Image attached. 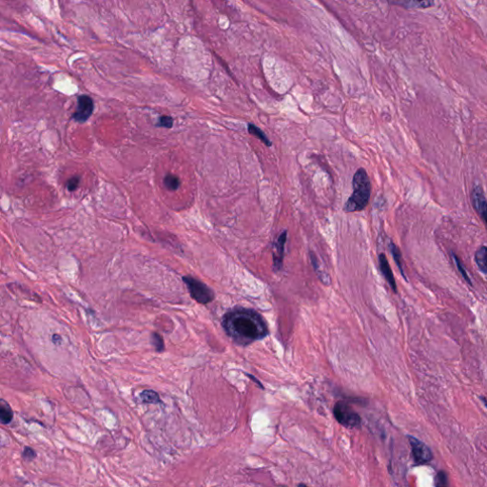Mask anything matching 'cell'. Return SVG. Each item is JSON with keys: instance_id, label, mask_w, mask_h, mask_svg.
<instances>
[{"instance_id": "1", "label": "cell", "mask_w": 487, "mask_h": 487, "mask_svg": "<svg viewBox=\"0 0 487 487\" xmlns=\"http://www.w3.org/2000/svg\"><path fill=\"white\" fill-rule=\"evenodd\" d=\"M222 326L226 335L240 345L263 340L269 331L261 314L251 308L236 307L223 317Z\"/></svg>"}, {"instance_id": "2", "label": "cell", "mask_w": 487, "mask_h": 487, "mask_svg": "<svg viewBox=\"0 0 487 487\" xmlns=\"http://www.w3.org/2000/svg\"><path fill=\"white\" fill-rule=\"evenodd\" d=\"M353 192L344 204L345 212L362 211L369 205L371 195V183L369 174L364 168L358 169L352 179Z\"/></svg>"}, {"instance_id": "3", "label": "cell", "mask_w": 487, "mask_h": 487, "mask_svg": "<svg viewBox=\"0 0 487 487\" xmlns=\"http://www.w3.org/2000/svg\"><path fill=\"white\" fill-rule=\"evenodd\" d=\"M183 281L191 298L194 299L196 302L202 304H206L213 301L215 297L214 292L205 283L191 276L183 277Z\"/></svg>"}, {"instance_id": "4", "label": "cell", "mask_w": 487, "mask_h": 487, "mask_svg": "<svg viewBox=\"0 0 487 487\" xmlns=\"http://www.w3.org/2000/svg\"><path fill=\"white\" fill-rule=\"evenodd\" d=\"M333 414L336 421L342 426L353 428L361 425L362 419L360 415L345 402H337L333 408Z\"/></svg>"}, {"instance_id": "5", "label": "cell", "mask_w": 487, "mask_h": 487, "mask_svg": "<svg viewBox=\"0 0 487 487\" xmlns=\"http://www.w3.org/2000/svg\"><path fill=\"white\" fill-rule=\"evenodd\" d=\"M412 450V456L416 464H426L433 460V454L430 448L424 443L414 437H408Z\"/></svg>"}, {"instance_id": "6", "label": "cell", "mask_w": 487, "mask_h": 487, "mask_svg": "<svg viewBox=\"0 0 487 487\" xmlns=\"http://www.w3.org/2000/svg\"><path fill=\"white\" fill-rule=\"evenodd\" d=\"M93 101L89 95H81L77 100L76 111L74 113V119L76 122L84 123L92 116L93 112Z\"/></svg>"}, {"instance_id": "7", "label": "cell", "mask_w": 487, "mask_h": 487, "mask_svg": "<svg viewBox=\"0 0 487 487\" xmlns=\"http://www.w3.org/2000/svg\"><path fill=\"white\" fill-rule=\"evenodd\" d=\"M471 202L475 211L487 223V199L482 186L476 185L471 191Z\"/></svg>"}, {"instance_id": "8", "label": "cell", "mask_w": 487, "mask_h": 487, "mask_svg": "<svg viewBox=\"0 0 487 487\" xmlns=\"http://www.w3.org/2000/svg\"><path fill=\"white\" fill-rule=\"evenodd\" d=\"M287 236L288 232L287 230L283 231L279 237L277 239L276 243L274 245V253H273V263H274V268L276 270L281 269L283 266V260H284V253H285V245L287 242Z\"/></svg>"}, {"instance_id": "9", "label": "cell", "mask_w": 487, "mask_h": 487, "mask_svg": "<svg viewBox=\"0 0 487 487\" xmlns=\"http://www.w3.org/2000/svg\"><path fill=\"white\" fill-rule=\"evenodd\" d=\"M379 263H380V268H381V271H382V275L385 278V280L387 281V283L389 284V286L391 287V289L393 290V291L397 293V285H396L395 279H394V275L392 273V270H391V267L388 263V261L386 259V256L384 255V253H381L379 255Z\"/></svg>"}, {"instance_id": "10", "label": "cell", "mask_w": 487, "mask_h": 487, "mask_svg": "<svg viewBox=\"0 0 487 487\" xmlns=\"http://www.w3.org/2000/svg\"><path fill=\"white\" fill-rule=\"evenodd\" d=\"M13 419V412L10 405L4 400H0V423L8 424Z\"/></svg>"}, {"instance_id": "11", "label": "cell", "mask_w": 487, "mask_h": 487, "mask_svg": "<svg viewBox=\"0 0 487 487\" xmlns=\"http://www.w3.org/2000/svg\"><path fill=\"white\" fill-rule=\"evenodd\" d=\"M391 4L403 6L406 9H426L434 6L433 1H403V2H391Z\"/></svg>"}, {"instance_id": "12", "label": "cell", "mask_w": 487, "mask_h": 487, "mask_svg": "<svg viewBox=\"0 0 487 487\" xmlns=\"http://www.w3.org/2000/svg\"><path fill=\"white\" fill-rule=\"evenodd\" d=\"M310 259H311V263H312V265H313V268H314L317 275L319 277V279L325 285H329L330 284L329 275L322 268L321 263H318V259H317L316 255H315L314 252H310Z\"/></svg>"}, {"instance_id": "13", "label": "cell", "mask_w": 487, "mask_h": 487, "mask_svg": "<svg viewBox=\"0 0 487 487\" xmlns=\"http://www.w3.org/2000/svg\"><path fill=\"white\" fill-rule=\"evenodd\" d=\"M140 400L143 404H150V405H159L162 404L158 393L151 389L143 390L140 394Z\"/></svg>"}, {"instance_id": "14", "label": "cell", "mask_w": 487, "mask_h": 487, "mask_svg": "<svg viewBox=\"0 0 487 487\" xmlns=\"http://www.w3.org/2000/svg\"><path fill=\"white\" fill-rule=\"evenodd\" d=\"M487 247L483 246L477 250L475 254V261L483 273H487Z\"/></svg>"}, {"instance_id": "15", "label": "cell", "mask_w": 487, "mask_h": 487, "mask_svg": "<svg viewBox=\"0 0 487 487\" xmlns=\"http://www.w3.org/2000/svg\"><path fill=\"white\" fill-rule=\"evenodd\" d=\"M249 132H250V134H252V135L256 136L257 138H259L264 145L267 146V147H271V145H272V142L267 138V136L265 135V133L261 129H259L258 127H256L255 125L249 124Z\"/></svg>"}, {"instance_id": "16", "label": "cell", "mask_w": 487, "mask_h": 487, "mask_svg": "<svg viewBox=\"0 0 487 487\" xmlns=\"http://www.w3.org/2000/svg\"><path fill=\"white\" fill-rule=\"evenodd\" d=\"M389 248H390V251H391V254L393 256V259L395 260L396 263L402 273V275L404 276V278L407 280V276L405 274V271H404V268H403V265H402V255H401V251L398 249V247L396 246L395 244H393L392 242L389 244Z\"/></svg>"}, {"instance_id": "17", "label": "cell", "mask_w": 487, "mask_h": 487, "mask_svg": "<svg viewBox=\"0 0 487 487\" xmlns=\"http://www.w3.org/2000/svg\"><path fill=\"white\" fill-rule=\"evenodd\" d=\"M164 184L168 189L174 191L177 190L180 187V179L173 174H168L164 179Z\"/></svg>"}, {"instance_id": "18", "label": "cell", "mask_w": 487, "mask_h": 487, "mask_svg": "<svg viewBox=\"0 0 487 487\" xmlns=\"http://www.w3.org/2000/svg\"><path fill=\"white\" fill-rule=\"evenodd\" d=\"M150 339H151L152 345L154 346V348L157 352H163L165 350V342L163 340V337L159 333L153 332L151 334Z\"/></svg>"}, {"instance_id": "19", "label": "cell", "mask_w": 487, "mask_h": 487, "mask_svg": "<svg viewBox=\"0 0 487 487\" xmlns=\"http://www.w3.org/2000/svg\"><path fill=\"white\" fill-rule=\"evenodd\" d=\"M435 487H449V482L447 473H445L444 471H440L438 473L435 478Z\"/></svg>"}, {"instance_id": "20", "label": "cell", "mask_w": 487, "mask_h": 487, "mask_svg": "<svg viewBox=\"0 0 487 487\" xmlns=\"http://www.w3.org/2000/svg\"><path fill=\"white\" fill-rule=\"evenodd\" d=\"M452 255H453V258H454V261H455V263H456V265H457V268L459 269V271H460V273H461V276L463 277V279H464V280H465V281H466V282H467V283H468V284H469L470 286H472V282H471V280L469 279V276H468V274H467V272H466V270H465V268H464V267H463V265L461 264V261H460V259H459V257H458V256H457V255H456L455 253H453Z\"/></svg>"}, {"instance_id": "21", "label": "cell", "mask_w": 487, "mask_h": 487, "mask_svg": "<svg viewBox=\"0 0 487 487\" xmlns=\"http://www.w3.org/2000/svg\"><path fill=\"white\" fill-rule=\"evenodd\" d=\"M37 452L35 451V449H33L32 448H25V449L23 450V453H22V458L25 460V461H31L33 460H35L37 458Z\"/></svg>"}, {"instance_id": "22", "label": "cell", "mask_w": 487, "mask_h": 487, "mask_svg": "<svg viewBox=\"0 0 487 487\" xmlns=\"http://www.w3.org/2000/svg\"><path fill=\"white\" fill-rule=\"evenodd\" d=\"M157 126L167 128V129H171V127L173 126V119L171 118V116H168V115L161 116L159 119L158 123H157Z\"/></svg>"}, {"instance_id": "23", "label": "cell", "mask_w": 487, "mask_h": 487, "mask_svg": "<svg viewBox=\"0 0 487 487\" xmlns=\"http://www.w3.org/2000/svg\"><path fill=\"white\" fill-rule=\"evenodd\" d=\"M80 178L78 176H75L73 178H71L68 183H67V188L70 190V191H74L77 188L78 185H79Z\"/></svg>"}, {"instance_id": "24", "label": "cell", "mask_w": 487, "mask_h": 487, "mask_svg": "<svg viewBox=\"0 0 487 487\" xmlns=\"http://www.w3.org/2000/svg\"><path fill=\"white\" fill-rule=\"evenodd\" d=\"M248 376H249V377H250V379H251V380H252V381H253V382H256V383H257V384H258V385H259V386H260V387H261V388H262V389H263V385H262V384H261V382H259V381H258V380H257V379H255V378H254V377H253V376H251V375H248Z\"/></svg>"}, {"instance_id": "25", "label": "cell", "mask_w": 487, "mask_h": 487, "mask_svg": "<svg viewBox=\"0 0 487 487\" xmlns=\"http://www.w3.org/2000/svg\"><path fill=\"white\" fill-rule=\"evenodd\" d=\"M298 487H306L305 485H303V484H301V485H299V486H298Z\"/></svg>"}]
</instances>
